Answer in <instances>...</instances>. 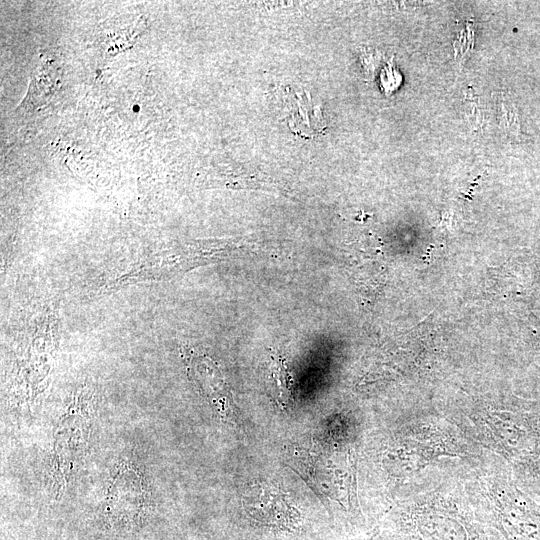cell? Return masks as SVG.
Wrapping results in <instances>:
<instances>
[{"label":"cell","mask_w":540,"mask_h":540,"mask_svg":"<svg viewBox=\"0 0 540 540\" xmlns=\"http://www.w3.org/2000/svg\"><path fill=\"white\" fill-rule=\"evenodd\" d=\"M93 420V396L81 390L61 416L54 433L50 485L55 495L65 490L84 458Z\"/></svg>","instance_id":"7a4b0ae2"},{"label":"cell","mask_w":540,"mask_h":540,"mask_svg":"<svg viewBox=\"0 0 540 540\" xmlns=\"http://www.w3.org/2000/svg\"><path fill=\"white\" fill-rule=\"evenodd\" d=\"M243 505L250 517L267 526L290 527L298 517L297 511L280 490L263 483L247 489Z\"/></svg>","instance_id":"5b68a950"},{"label":"cell","mask_w":540,"mask_h":540,"mask_svg":"<svg viewBox=\"0 0 540 540\" xmlns=\"http://www.w3.org/2000/svg\"><path fill=\"white\" fill-rule=\"evenodd\" d=\"M378 534V531L377 530H374L362 537H357V538H351V539H347V540H373L376 535Z\"/></svg>","instance_id":"7c38bea8"},{"label":"cell","mask_w":540,"mask_h":540,"mask_svg":"<svg viewBox=\"0 0 540 540\" xmlns=\"http://www.w3.org/2000/svg\"><path fill=\"white\" fill-rule=\"evenodd\" d=\"M284 458L320 498L352 509L356 499V471L350 451L292 444L285 449Z\"/></svg>","instance_id":"6da1fadb"},{"label":"cell","mask_w":540,"mask_h":540,"mask_svg":"<svg viewBox=\"0 0 540 540\" xmlns=\"http://www.w3.org/2000/svg\"><path fill=\"white\" fill-rule=\"evenodd\" d=\"M187 369L191 380L222 419L236 420L232 394L216 364L207 356L190 355Z\"/></svg>","instance_id":"277c9868"},{"label":"cell","mask_w":540,"mask_h":540,"mask_svg":"<svg viewBox=\"0 0 540 540\" xmlns=\"http://www.w3.org/2000/svg\"><path fill=\"white\" fill-rule=\"evenodd\" d=\"M234 244H182L180 247L145 258L138 267L123 275L115 284L165 278L211 262L230 253Z\"/></svg>","instance_id":"3957f363"},{"label":"cell","mask_w":540,"mask_h":540,"mask_svg":"<svg viewBox=\"0 0 540 540\" xmlns=\"http://www.w3.org/2000/svg\"><path fill=\"white\" fill-rule=\"evenodd\" d=\"M466 115L471 127L473 129L479 128L481 123V114L480 109L477 107L476 104L471 103V106L470 108H468V112H466Z\"/></svg>","instance_id":"8fae6325"},{"label":"cell","mask_w":540,"mask_h":540,"mask_svg":"<svg viewBox=\"0 0 540 540\" xmlns=\"http://www.w3.org/2000/svg\"><path fill=\"white\" fill-rule=\"evenodd\" d=\"M498 107L500 111V117H501V123L503 124V127L505 129H511V125H513V121L516 120V116L513 113V107L510 103H507L506 100L501 97L498 100Z\"/></svg>","instance_id":"30bf717a"},{"label":"cell","mask_w":540,"mask_h":540,"mask_svg":"<svg viewBox=\"0 0 540 540\" xmlns=\"http://www.w3.org/2000/svg\"><path fill=\"white\" fill-rule=\"evenodd\" d=\"M268 381L277 403L287 407L291 401V382L285 361L279 355L271 356L268 364Z\"/></svg>","instance_id":"ba28073f"},{"label":"cell","mask_w":540,"mask_h":540,"mask_svg":"<svg viewBox=\"0 0 540 540\" xmlns=\"http://www.w3.org/2000/svg\"><path fill=\"white\" fill-rule=\"evenodd\" d=\"M147 490L142 474L131 463H122L113 476L106 498V509L117 517H133L146 502Z\"/></svg>","instance_id":"8992f818"},{"label":"cell","mask_w":540,"mask_h":540,"mask_svg":"<svg viewBox=\"0 0 540 540\" xmlns=\"http://www.w3.org/2000/svg\"><path fill=\"white\" fill-rule=\"evenodd\" d=\"M288 107V125L295 134L312 138L325 130L326 123L321 110L313 104L309 93L292 94L288 99Z\"/></svg>","instance_id":"52a82bcc"},{"label":"cell","mask_w":540,"mask_h":540,"mask_svg":"<svg viewBox=\"0 0 540 540\" xmlns=\"http://www.w3.org/2000/svg\"><path fill=\"white\" fill-rule=\"evenodd\" d=\"M380 82L383 91L389 95L392 93L401 82V75L396 70L393 60L389 61L388 64L383 68L380 76Z\"/></svg>","instance_id":"9c48e42d"}]
</instances>
